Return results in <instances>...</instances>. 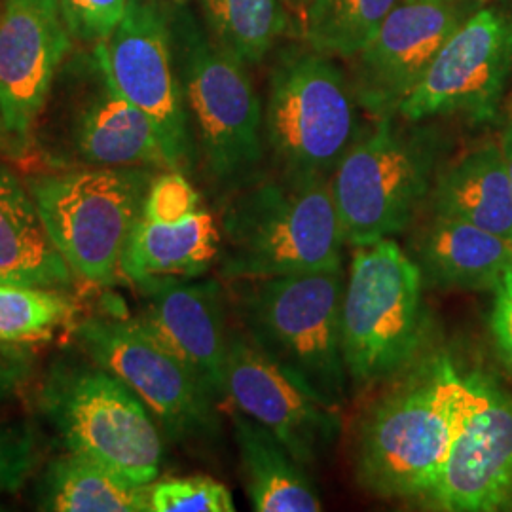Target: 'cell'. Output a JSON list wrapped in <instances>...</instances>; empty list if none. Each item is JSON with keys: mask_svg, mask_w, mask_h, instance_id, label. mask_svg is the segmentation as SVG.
I'll return each instance as SVG.
<instances>
[{"mask_svg": "<svg viewBox=\"0 0 512 512\" xmlns=\"http://www.w3.org/2000/svg\"><path fill=\"white\" fill-rule=\"evenodd\" d=\"M397 378L359 423L355 478L376 497L418 501L450 454L465 378L444 355L414 361Z\"/></svg>", "mask_w": 512, "mask_h": 512, "instance_id": "6da1fadb", "label": "cell"}, {"mask_svg": "<svg viewBox=\"0 0 512 512\" xmlns=\"http://www.w3.org/2000/svg\"><path fill=\"white\" fill-rule=\"evenodd\" d=\"M167 18L196 158L215 190L234 194L260 179L262 101L249 67L209 33L188 2L173 0Z\"/></svg>", "mask_w": 512, "mask_h": 512, "instance_id": "7a4b0ae2", "label": "cell"}, {"mask_svg": "<svg viewBox=\"0 0 512 512\" xmlns=\"http://www.w3.org/2000/svg\"><path fill=\"white\" fill-rule=\"evenodd\" d=\"M344 245L330 179L260 177L224 207L220 274L245 281L332 270Z\"/></svg>", "mask_w": 512, "mask_h": 512, "instance_id": "3957f363", "label": "cell"}, {"mask_svg": "<svg viewBox=\"0 0 512 512\" xmlns=\"http://www.w3.org/2000/svg\"><path fill=\"white\" fill-rule=\"evenodd\" d=\"M245 281L238 302L245 334L313 399L342 412L351 393L342 351V266Z\"/></svg>", "mask_w": 512, "mask_h": 512, "instance_id": "277c9868", "label": "cell"}, {"mask_svg": "<svg viewBox=\"0 0 512 512\" xmlns=\"http://www.w3.org/2000/svg\"><path fill=\"white\" fill-rule=\"evenodd\" d=\"M440 154L439 131L425 122L376 118L330 177L346 243L363 247L408 230L431 198Z\"/></svg>", "mask_w": 512, "mask_h": 512, "instance_id": "5b68a950", "label": "cell"}, {"mask_svg": "<svg viewBox=\"0 0 512 512\" xmlns=\"http://www.w3.org/2000/svg\"><path fill=\"white\" fill-rule=\"evenodd\" d=\"M38 410L67 452L152 484L164 465L158 421L128 385L95 363L59 359L38 387Z\"/></svg>", "mask_w": 512, "mask_h": 512, "instance_id": "8992f818", "label": "cell"}, {"mask_svg": "<svg viewBox=\"0 0 512 512\" xmlns=\"http://www.w3.org/2000/svg\"><path fill=\"white\" fill-rule=\"evenodd\" d=\"M423 277L393 238L355 247L342 298L349 385L368 391L412 365L425 340Z\"/></svg>", "mask_w": 512, "mask_h": 512, "instance_id": "52a82bcc", "label": "cell"}, {"mask_svg": "<svg viewBox=\"0 0 512 512\" xmlns=\"http://www.w3.org/2000/svg\"><path fill=\"white\" fill-rule=\"evenodd\" d=\"M357 99L334 59L287 48L272 65L264 137L281 175L330 179L359 137Z\"/></svg>", "mask_w": 512, "mask_h": 512, "instance_id": "ba28073f", "label": "cell"}, {"mask_svg": "<svg viewBox=\"0 0 512 512\" xmlns=\"http://www.w3.org/2000/svg\"><path fill=\"white\" fill-rule=\"evenodd\" d=\"M156 175L150 167H71L33 177L27 188L73 274L107 287Z\"/></svg>", "mask_w": 512, "mask_h": 512, "instance_id": "9c48e42d", "label": "cell"}, {"mask_svg": "<svg viewBox=\"0 0 512 512\" xmlns=\"http://www.w3.org/2000/svg\"><path fill=\"white\" fill-rule=\"evenodd\" d=\"M46 107L54 109L46 137L57 165L171 169L158 131L116 90L93 46L65 59Z\"/></svg>", "mask_w": 512, "mask_h": 512, "instance_id": "30bf717a", "label": "cell"}, {"mask_svg": "<svg viewBox=\"0 0 512 512\" xmlns=\"http://www.w3.org/2000/svg\"><path fill=\"white\" fill-rule=\"evenodd\" d=\"M74 338L90 361L147 404L169 439L192 442L219 433L215 397L137 319L92 317L74 329Z\"/></svg>", "mask_w": 512, "mask_h": 512, "instance_id": "8fae6325", "label": "cell"}, {"mask_svg": "<svg viewBox=\"0 0 512 512\" xmlns=\"http://www.w3.org/2000/svg\"><path fill=\"white\" fill-rule=\"evenodd\" d=\"M93 48L116 90L145 112L158 131L169 167L190 173L196 147L164 4L129 0L124 18Z\"/></svg>", "mask_w": 512, "mask_h": 512, "instance_id": "7c38bea8", "label": "cell"}, {"mask_svg": "<svg viewBox=\"0 0 512 512\" xmlns=\"http://www.w3.org/2000/svg\"><path fill=\"white\" fill-rule=\"evenodd\" d=\"M463 378L450 454L418 503L431 511H512V397L484 374Z\"/></svg>", "mask_w": 512, "mask_h": 512, "instance_id": "4fadbf2b", "label": "cell"}, {"mask_svg": "<svg viewBox=\"0 0 512 512\" xmlns=\"http://www.w3.org/2000/svg\"><path fill=\"white\" fill-rule=\"evenodd\" d=\"M511 74V16L495 6L476 10L440 46L397 116L408 122L439 116L492 120Z\"/></svg>", "mask_w": 512, "mask_h": 512, "instance_id": "5bb4252c", "label": "cell"}, {"mask_svg": "<svg viewBox=\"0 0 512 512\" xmlns=\"http://www.w3.org/2000/svg\"><path fill=\"white\" fill-rule=\"evenodd\" d=\"M73 37L59 0H2L0 4V114L19 154L33 147Z\"/></svg>", "mask_w": 512, "mask_h": 512, "instance_id": "9a60e30c", "label": "cell"}, {"mask_svg": "<svg viewBox=\"0 0 512 512\" xmlns=\"http://www.w3.org/2000/svg\"><path fill=\"white\" fill-rule=\"evenodd\" d=\"M465 14L461 0H401L351 59L349 82L359 107L374 118L397 114Z\"/></svg>", "mask_w": 512, "mask_h": 512, "instance_id": "2e32d148", "label": "cell"}, {"mask_svg": "<svg viewBox=\"0 0 512 512\" xmlns=\"http://www.w3.org/2000/svg\"><path fill=\"white\" fill-rule=\"evenodd\" d=\"M224 387L236 410L274 433L306 467L325 458L342 433L340 412L313 399L247 334L228 338Z\"/></svg>", "mask_w": 512, "mask_h": 512, "instance_id": "e0dca14e", "label": "cell"}, {"mask_svg": "<svg viewBox=\"0 0 512 512\" xmlns=\"http://www.w3.org/2000/svg\"><path fill=\"white\" fill-rule=\"evenodd\" d=\"M145 306L137 321L215 397L226 399L228 330L217 279L160 277L137 283Z\"/></svg>", "mask_w": 512, "mask_h": 512, "instance_id": "ac0fdd59", "label": "cell"}, {"mask_svg": "<svg viewBox=\"0 0 512 512\" xmlns=\"http://www.w3.org/2000/svg\"><path fill=\"white\" fill-rule=\"evenodd\" d=\"M423 283L444 291H492L512 264V241L433 213L408 239Z\"/></svg>", "mask_w": 512, "mask_h": 512, "instance_id": "d6986e66", "label": "cell"}, {"mask_svg": "<svg viewBox=\"0 0 512 512\" xmlns=\"http://www.w3.org/2000/svg\"><path fill=\"white\" fill-rule=\"evenodd\" d=\"M220 251L222 232L205 205L169 219L141 213L124 247L120 274L135 285L160 277H200Z\"/></svg>", "mask_w": 512, "mask_h": 512, "instance_id": "ffe728a7", "label": "cell"}, {"mask_svg": "<svg viewBox=\"0 0 512 512\" xmlns=\"http://www.w3.org/2000/svg\"><path fill=\"white\" fill-rule=\"evenodd\" d=\"M73 277L29 188L0 165V283L65 289Z\"/></svg>", "mask_w": 512, "mask_h": 512, "instance_id": "44dd1931", "label": "cell"}, {"mask_svg": "<svg viewBox=\"0 0 512 512\" xmlns=\"http://www.w3.org/2000/svg\"><path fill=\"white\" fill-rule=\"evenodd\" d=\"M433 213L465 220L512 241V192L501 145L484 143L440 169L431 192Z\"/></svg>", "mask_w": 512, "mask_h": 512, "instance_id": "7402d4cb", "label": "cell"}, {"mask_svg": "<svg viewBox=\"0 0 512 512\" xmlns=\"http://www.w3.org/2000/svg\"><path fill=\"white\" fill-rule=\"evenodd\" d=\"M234 437L245 490L256 512H319L323 503L306 465L266 427L234 410Z\"/></svg>", "mask_w": 512, "mask_h": 512, "instance_id": "603a6c76", "label": "cell"}, {"mask_svg": "<svg viewBox=\"0 0 512 512\" xmlns=\"http://www.w3.org/2000/svg\"><path fill=\"white\" fill-rule=\"evenodd\" d=\"M37 507L46 512H150V484H133L95 459L65 452L40 476Z\"/></svg>", "mask_w": 512, "mask_h": 512, "instance_id": "cb8c5ba5", "label": "cell"}, {"mask_svg": "<svg viewBox=\"0 0 512 512\" xmlns=\"http://www.w3.org/2000/svg\"><path fill=\"white\" fill-rule=\"evenodd\" d=\"M200 18L220 44L247 67L272 54L289 27L283 0H196Z\"/></svg>", "mask_w": 512, "mask_h": 512, "instance_id": "d4e9b609", "label": "cell"}, {"mask_svg": "<svg viewBox=\"0 0 512 512\" xmlns=\"http://www.w3.org/2000/svg\"><path fill=\"white\" fill-rule=\"evenodd\" d=\"M401 0H311L304 12L306 46L330 59H353Z\"/></svg>", "mask_w": 512, "mask_h": 512, "instance_id": "484cf974", "label": "cell"}, {"mask_svg": "<svg viewBox=\"0 0 512 512\" xmlns=\"http://www.w3.org/2000/svg\"><path fill=\"white\" fill-rule=\"evenodd\" d=\"M73 311L67 296L54 289L0 283V342L48 340Z\"/></svg>", "mask_w": 512, "mask_h": 512, "instance_id": "4316f807", "label": "cell"}, {"mask_svg": "<svg viewBox=\"0 0 512 512\" xmlns=\"http://www.w3.org/2000/svg\"><path fill=\"white\" fill-rule=\"evenodd\" d=\"M232 492L211 476L167 478L150 484V512H234Z\"/></svg>", "mask_w": 512, "mask_h": 512, "instance_id": "83f0119b", "label": "cell"}, {"mask_svg": "<svg viewBox=\"0 0 512 512\" xmlns=\"http://www.w3.org/2000/svg\"><path fill=\"white\" fill-rule=\"evenodd\" d=\"M40 463L37 431L29 421H0V494H16Z\"/></svg>", "mask_w": 512, "mask_h": 512, "instance_id": "f1b7e54d", "label": "cell"}, {"mask_svg": "<svg viewBox=\"0 0 512 512\" xmlns=\"http://www.w3.org/2000/svg\"><path fill=\"white\" fill-rule=\"evenodd\" d=\"M128 4L129 0H59L69 33L82 46L109 37L124 18Z\"/></svg>", "mask_w": 512, "mask_h": 512, "instance_id": "f546056e", "label": "cell"}, {"mask_svg": "<svg viewBox=\"0 0 512 512\" xmlns=\"http://www.w3.org/2000/svg\"><path fill=\"white\" fill-rule=\"evenodd\" d=\"M490 330L501 357L512 366V264L495 283Z\"/></svg>", "mask_w": 512, "mask_h": 512, "instance_id": "4dcf8cb0", "label": "cell"}, {"mask_svg": "<svg viewBox=\"0 0 512 512\" xmlns=\"http://www.w3.org/2000/svg\"><path fill=\"white\" fill-rule=\"evenodd\" d=\"M33 370L35 361L27 349L0 342V403L16 397L31 380Z\"/></svg>", "mask_w": 512, "mask_h": 512, "instance_id": "1f68e13d", "label": "cell"}, {"mask_svg": "<svg viewBox=\"0 0 512 512\" xmlns=\"http://www.w3.org/2000/svg\"><path fill=\"white\" fill-rule=\"evenodd\" d=\"M0 154H8V156H12V158H21L18 145H16V141L12 139L8 128H6L4 120H2V114H0Z\"/></svg>", "mask_w": 512, "mask_h": 512, "instance_id": "d6a6232c", "label": "cell"}, {"mask_svg": "<svg viewBox=\"0 0 512 512\" xmlns=\"http://www.w3.org/2000/svg\"><path fill=\"white\" fill-rule=\"evenodd\" d=\"M501 152H503V158H505V164H507V173H509V183H511L512 192V122L503 131V137H501Z\"/></svg>", "mask_w": 512, "mask_h": 512, "instance_id": "836d02e7", "label": "cell"}, {"mask_svg": "<svg viewBox=\"0 0 512 512\" xmlns=\"http://www.w3.org/2000/svg\"><path fill=\"white\" fill-rule=\"evenodd\" d=\"M283 2H285L287 10H291V12L298 14V16H304V12L308 10L311 0H283Z\"/></svg>", "mask_w": 512, "mask_h": 512, "instance_id": "e575fe53", "label": "cell"}]
</instances>
